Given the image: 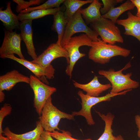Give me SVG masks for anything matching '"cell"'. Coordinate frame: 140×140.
<instances>
[{"mask_svg": "<svg viewBox=\"0 0 140 140\" xmlns=\"http://www.w3.org/2000/svg\"><path fill=\"white\" fill-rule=\"evenodd\" d=\"M73 84L76 88L82 90L87 95L92 96L99 97L100 94L111 88L110 83L103 84L99 81L98 77L95 75L92 80L88 83L83 84L73 80Z\"/></svg>", "mask_w": 140, "mask_h": 140, "instance_id": "9a60e30c", "label": "cell"}, {"mask_svg": "<svg viewBox=\"0 0 140 140\" xmlns=\"http://www.w3.org/2000/svg\"><path fill=\"white\" fill-rule=\"evenodd\" d=\"M65 0H48L42 4L36 6L29 7L21 12L20 13H26L37 10H46L59 8Z\"/></svg>", "mask_w": 140, "mask_h": 140, "instance_id": "cb8c5ba5", "label": "cell"}, {"mask_svg": "<svg viewBox=\"0 0 140 140\" xmlns=\"http://www.w3.org/2000/svg\"><path fill=\"white\" fill-rule=\"evenodd\" d=\"M61 10L62 7L46 10H37L26 13H20L18 16L19 20L21 22L26 20H32L49 15H53Z\"/></svg>", "mask_w": 140, "mask_h": 140, "instance_id": "ffe728a7", "label": "cell"}, {"mask_svg": "<svg viewBox=\"0 0 140 140\" xmlns=\"http://www.w3.org/2000/svg\"><path fill=\"white\" fill-rule=\"evenodd\" d=\"M12 110L11 106L9 104L5 103L0 110V135H2L3 130L2 124L5 117L11 113Z\"/></svg>", "mask_w": 140, "mask_h": 140, "instance_id": "4316f807", "label": "cell"}, {"mask_svg": "<svg viewBox=\"0 0 140 140\" xmlns=\"http://www.w3.org/2000/svg\"><path fill=\"white\" fill-rule=\"evenodd\" d=\"M0 140H10L7 137L3 136L2 135H0Z\"/></svg>", "mask_w": 140, "mask_h": 140, "instance_id": "836d02e7", "label": "cell"}, {"mask_svg": "<svg viewBox=\"0 0 140 140\" xmlns=\"http://www.w3.org/2000/svg\"><path fill=\"white\" fill-rule=\"evenodd\" d=\"M30 77L25 75L16 70H13L0 76V91H9L18 83L29 84Z\"/></svg>", "mask_w": 140, "mask_h": 140, "instance_id": "7c38bea8", "label": "cell"}, {"mask_svg": "<svg viewBox=\"0 0 140 140\" xmlns=\"http://www.w3.org/2000/svg\"><path fill=\"white\" fill-rule=\"evenodd\" d=\"M43 1L41 0H30L26 1L23 0H13L17 4L16 8V12L20 13L22 11L30 7L31 6L39 4Z\"/></svg>", "mask_w": 140, "mask_h": 140, "instance_id": "d4e9b609", "label": "cell"}, {"mask_svg": "<svg viewBox=\"0 0 140 140\" xmlns=\"http://www.w3.org/2000/svg\"><path fill=\"white\" fill-rule=\"evenodd\" d=\"M131 90H125L118 94H112L110 93L104 96L98 97L88 95L84 94L82 91L79 90L78 92V94L81 100V109L78 111L72 112V114L74 116H81L83 117L88 125H94L95 124V122L91 113V109L93 106L102 102L110 101L112 97L117 95H125L127 92Z\"/></svg>", "mask_w": 140, "mask_h": 140, "instance_id": "8992f818", "label": "cell"}, {"mask_svg": "<svg viewBox=\"0 0 140 140\" xmlns=\"http://www.w3.org/2000/svg\"><path fill=\"white\" fill-rule=\"evenodd\" d=\"M61 132L58 130H55L49 132L51 136L57 140H92L91 138L83 139H79L73 138L70 132L64 130H60Z\"/></svg>", "mask_w": 140, "mask_h": 140, "instance_id": "484cf974", "label": "cell"}, {"mask_svg": "<svg viewBox=\"0 0 140 140\" xmlns=\"http://www.w3.org/2000/svg\"><path fill=\"white\" fill-rule=\"evenodd\" d=\"M130 62H129L120 70L115 71L113 69L108 70H99V74L103 76L110 82L111 89L110 93L118 94L123 91L131 90L138 88L139 86V82L132 80L131 77V72L124 74L122 71L130 67Z\"/></svg>", "mask_w": 140, "mask_h": 140, "instance_id": "7a4b0ae2", "label": "cell"}, {"mask_svg": "<svg viewBox=\"0 0 140 140\" xmlns=\"http://www.w3.org/2000/svg\"><path fill=\"white\" fill-rule=\"evenodd\" d=\"M75 116L61 111L54 106L52 102L51 96L47 100L42 109L39 117V121L44 130L48 132L57 130L59 122L62 118L74 120Z\"/></svg>", "mask_w": 140, "mask_h": 140, "instance_id": "3957f363", "label": "cell"}, {"mask_svg": "<svg viewBox=\"0 0 140 140\" xmlns=\"http://www.w3.org/2000/svg\"><path fill=\"white\" fill-rule=\"evenodd\" d=\"M61 57L66 58L67 63L69 64V58L66 50L61 45L53 43L50 44L36 59L31 61L46 68L51 65L54 60Z\"/></svg>", "mask_w": 140, "mask_h": 140, "instance_id": "30bf717a", "label": "cell"}, {"mask_svg": "<svg viewBox=\"0 0 140 140\" xmlns=\"http://www.w3.org/2000/svg\"><path fill=\"white\" fill-rule=\"evenodd\" d=\"M135 121L137 127L138 129L137 135L140 138V115H137L135 116Z\"/></svg>", "mask_w": 140, "mask_h": 140, "instance_id": "f546056e", "label": "cell"}, {"mask_svg": "<svg viewBox=\"0 0 140 140\" xmlns=\"http://www.w3.org/2000/svg\"><path fill=\"white\" fill-rule=\"evenodd\" d=\"M114 140H125L121 135H119L116 137Z\"/></svg>", "mask_w": 140, "mask_h": 140, "instance_id": "d6a6232c", "label": "cell"}, {"mask_svg": "<svg viewBox=\"0 0 140 140\" xmlns=\"http://www.w3.org/2000/svg\"><path fill=\"white\" fill-rule=\"evenodd\" d=\"M62 10L58 11L53 15V23L51 27L52 30L57 33L58 39L56 43L60 45L67 23Z\"/></svg>", "mask_w": 140, "mask_h": 140, "instance_id": "d6986e66", "label": "cell"}, {"mask_svg": "<svg viewBox=\"0 0 140 140\" xmlns=\"http://www.w3.org/2000/svg\"><path fill=\"white\" fill-rule=\"evenodd\" d=\"M80 9L67 24L61 43V45L62 46L68 42L74 34L79 32L84 33L93 41L97 42L99 41V34L95 30L92 29L87 25L82 16Z\"/></svg>", "mask_w": 140, "mask_h": 140, "instance_id": "5b68a950", "label": "cell"}, {"mask_svg": "<svg viewBox=\"0 0 140 140\" xmlns=\"http://www.w3.org/2000/svg\"><path fill=\"white\" fill-rule=\"evenodd\" d=\"M105 123L104 130L101 136L97 140H114L116 137L113 134L112 126L114 116L110 112L106 115L96 111Z\"/></svg>", "mask_w": 140, "mask_h": 140, "instance_id": "603a6c76", "label": "cell"}, {"mask_svg": "<svg viewBox=\"0 0 140 140\" xmlns=\"http://www.w3.org/2000/svg\"><path fill=\"white\" fill-rule=\"evenodd\" d=\"M6 9L2 10L0 9V20L6 30L13 31V29H19L20 23L19 22L18 16L12 12L11 6V2L6 3Z\"/></svg>", "mask_w": 140, "mask_h": 140, "instance_id": "e0dca14e", "label": "cell"}, {"mask_svg": "<svg viewBox=\"0 0 140 140\" xmlns=\"http://www.w3.org/2000/svg\"><path fill=\"white\" fill-rule=\"evenodd\" d=\"M19 29L22 40L25 45L28 54L33 60L35 59L38 56L35 51L33 41L32 20H26L21 21Z\"/></svg>", "mask_w": 140, "mask_h": 140, "instance_id": "4fadbf2b", "label": "cell"}, {"mask_svg": "<svg viewBox=\"0 0 140 140\" xmlns=\"http://www.w3.org/2000/svg\"><path fill=\"white\" fill-rule=\"evenodd\" d=\"M135 7L130 0H128L118 7H112L107 13L102 16L116 23L121 15L127 11L133 10Z\"/></svg>", "mask_w": 140, "mask_h": 140, "instance_id": "44dd1931", "label": "cell"}, {"mask_svg": "<svg viewBox=\"0 0 140 140\" xmlns=\"http://www.w3.org/2000/svg\"><path fill=\"white\" fill-rule=\"evenodd\" d=\"M39 140H54L49 132L44 131L41 134Z\"/></svg>", "mask_w": 140, "mask_h": 140, "instance_id": "f1b7e54d", "label": "cell"}, {"mask_svg": "<svg viewBox=\"0 0 140 140\" xmlns=\"http://www.w3.org/2000/svg\"><path fill=\"white\" fill-rule=\"evenodd\" d=\"M103 7L100 10L101 13L102 15L107 13L113 7L118 3L122 2V0H102Z\"/></svg>", "mask_w": 140, "mask_h": 140, "instance_id": "83f0119b", "label": "cell"}, {"mask_svg": "<svg viewBox=\"0 0 140 140\" xmlns=\"http://www.w3.org/2000/svg\"><path fill=\"white\" fill-rule=\"evenodd\" d=\"M137 9L140 7V0H130Z\"/></svg>", "mask_w": 140, "mask_h": 140, "instance_id": "4dcf8cb0", "label": "cell"}, {"mask_svg": "<svg viewBox=\"0 0 140 140\" xmlns=\"http://www.w3.org/2000/svg\"><path fill=\"white\" fill-rule=\"evenodd\" d=\"M0 57L13 60L23 66L31 72L34 76L46 84L48 83L46 79H51L54 77L55 69L52 64L45 68L31 61L17 58L14 54L5 55Z\"/></svg>", "mask_w": 140, "mask_h": 140, "instance_id": "9c48e42d", "label": "cell"}, {"mask_svg": "<svg viewBox=\"0 0 140 140\" xmlns=\"http://www.w3.org/2000/svg\"><path fill=\"white\" fill-rule=\"evenodd\" d=\"M5 98V95L3 91H0V102L4 101Z\"/></svg>", "mask_w": 140, "mask_h": 140, "instance_id": "1f68e13d", "label": "cell"}, {"mask_svg": "<svg viewBox=\"0 0 140 140\" xmlns=\"http://www.w3.org/2000/svg\"><path fill=\"white\" fill-rule=\"evenodd\" d=\"M95 43L86 34L83 33L79 36L72 37L62 46L68 52L69 58V63L66 67L65 72L70 79L72 78L76 63L79 59L86 55L85 53L80 52L79 48L83 46L91 47L94 45Z\"/></svg>", "mask_w": 140, "mask_h": 140, "instance_id": "277c9868", "label": "cell"}, {"mask_svg": "<svg viewBox=\"0 0 140 140\" xmlns=\"http://www.w3.org/2000/svg\"><path fill=\"white\" fill-rule=\"evenodd\" d=\"M29 83L34 94L33 105L37 114L40 116L46 101L57 91L56 88L48 86L34 75H31Z\"/></svg>", "mask_w": 140, "mask_h": 140, "instance_id": "ba28073f", "label": "cell"}, {"mask_svg": "<svg viewBox=\"0 0 140 140\" xmlns=\"http://www.w3.org/2000/svg\"><path fill=\"white\" fill-rule=\"evenodd\" d=\"M93 0H65L64 3L66 7L64 12L65 18L68 22L75 13L85 4L91 3Z\"/></svg>", "mask_w": 140, "mask_h": 140, "instance_id": "7402d4cb", "label": "cell"}, {"mask_svg": "<svg viewBox=\"0 0 140 140\" xmlns=\"http://www.w3.org/2000/svg\"><path fill=\"white\" fill-rule=\"evenodd\" d=\"M102 5V3L99 0H93L87 8L80 9L82 16L87 24H90L101 17L100 10Z\"/></svg>", "mask_w": 140, "mask_h": 140, "instance_id": "ac0fdd59", "label": "cell"}, {"mask_svg": "<svg viewBox=\"0 0 140 140\" xmlns=\"http://www.w3.org/2000/svg\"><path fill=\"white\" fill-rule=\"evenodd\" d=\"M115 23L102 16L90 24L104 42L114 45L116 42L122 43L124 39L120 30Z\"/></svg>", "mask_w": 140, "mask_h": 140, "instance_id": "52a82bcc", "label": "cell"}, {"mask_svg": "<svg viewBox=\"0 0 140 140\" xmlns=\"http://www.w3.org/2000/svg\"><path fill=\"white\" fill-rule=\"evenodd\" d=\"M20 34L13 31L4 30V35L0 48V56L16 54L19 58L25 59L22 52Z\"/></svg>", "mask_w": 140, "mask_h": 140, "instance_id": "8fae6325", "label": "cell"}, {"mask_svg": "<svg viewBox=\"0 0 140 140\" xmlns=\"http://www.w3.org/2000/svg\"><path fill=\"white\" fill-rule=\"evenodd\" d=\"M130 53V50L106 43L99 38V41L95 42L94 45L90 49L88 57L94 62L103 64L109 62L113 57L117 56L127 57Z\"/></svg>", "mask_w": 140, "mask_h": 140, "instance_id": "6da1fadb", "label": "cell"}, {"mask_svg": "<svg viewBox=\"0 0 140 140\" xmlns=\"http://www.w3.org/2000/svg\"><path fill=\"white\" fill-rule=\"evenodd\" d=\"M39 121L37 122L36 126L33 130L21 134H15L8 127L3 130V134L10 140H39L44 131Z\"/></svg>", "mask_w": 140, "mask_h": 140, "instance_id": "2e32d148", "label": "cell"}, {"mask_svg": "<svg viewBox=\"0 0 140 140\" xmlns=\"http://www.w3.org/2000/svg\"><path fill=\"white\" fill-rule=\"evenodd\" d=\"M127 14V18L117 19L116 23L124 27V34L133 36L140 42V18L134 15L130 11Z\"/></svg>", "mask_w": 140, "mask_h": 140, "instance_id": "5bb4252c", "label": "cell"}, {"mask_svg": "<svg viewBox=\"0 0 140 140\" xmlns=\"http://www.w3.org/2000/svg\"><path fill=\"white\" fill-rule=\"evenodd\" d=\"M136 16L140 18V7L137 9V12Z\"/></svg>", "mask_w": 140, "mask_h": 140, "instance_id": "e575fe53", "label": "cell"}]
</instances>
